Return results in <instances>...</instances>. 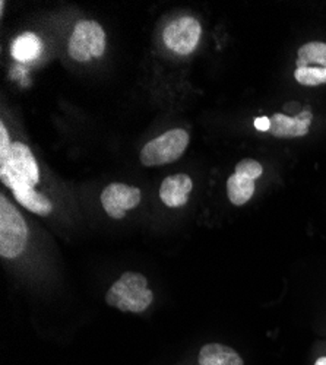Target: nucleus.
I'll return each instance as SVG.
<instances>
[{"label":"nucleus","mask_w":326,"mask_h":365,"mask_svg":"<svg viewBox=\"0 0 326 365\" xmlns=\"http://www.w3.org/2000/svg\"><path fill=\"white\" fill-rule=\"evenodd\" d=\"M43 51V43L34 33L21 34L11 46V54L18 62H33Z\"/></svg>","instance_id":"obj_11"},{"label":"nucleus","mask_w":326,"mask_h":365,"mask_svg":"<svg viewBox=\"0 0 326 365\" xmlns=\"http://www.w3.org/2000/svg\"><path fill=\"white\" fill-rule=\"evenodd\" d=\"M28 242V228L16 207L0 197V256L15 259L21 256Z\"/></svg>","instance_id":"obj_3"},{"label":"nucleus","mask_w":326,"mask_h":365,"mask_svg":"<svg viewBox=\"0 0 326 365\" xmlns=\"http://www.w3.org/2000/svg\"><path fill=\"white\" fill-rule=\"evenodd\" d=\"M14 143H11L9 133L4 123H0V165L8 161V155Z\"/></svg>","instance_id":"obj_17"},{"label":"nucleus","mask_w":326,"mask_h":365,"mask_svg":"<svg viewBox=\"0 0 326 365\" xmlns=\"http://www.w3.org/2000/svg\"><path fill=\"white\" fill-rule=\"evenodd\" d=\"M193 182L186 174H174L161 182L160 197L168 207H180L188 203Z\"/></svg>","instance_id":"obj_8"},{"label":"nucleus","mask_w":326,"mask_h":365,"mask_svg":"<svg viewBox=\"0 0 326 365\" xmlns=\"http://www.w3.org/2000/svg\"><path fill=\"white\" fill-rule=\"evenodd\" d=\"M262 171V165L255 160H243L235 165V174L248 177L250 180H256L258 177H260Z\"/></svg>","instance_id":"obj_16"},{"label":"nucleus","mask_w":326,"mask_h":365,"mask_svg":"<svg viewBox=\"0 0 326 365\" xmlns=\"http://www.w3.org/2000/svg\"><path fill=\"white\" fill-rule=\"evenodd\" d=\"M253 125H255V128L259 132H270V129H271V118H268V117H258V118H255Z\"/></svg>","instance_id":"obj_18"},{"label":"nucleus","mask_w":326,"mask_h":365,"mask_svg":"<svg viewBox=\"0 0 326 365\" xmlns=\"http://www.w3.org/2000/svg\"><path fill=\"white\" fill-rule=\"evenodd\" d=\"M255 193V180L248 177L233 174L227 180V196L235 206H243L248 203Z\"/></svg>","instance_id":"obj_12"},{"label":"nucleus","mask_w":326,"mask_h":365,"mask_svg":"<svg viewBox=\"0 0 326 365\" xmlns=\"http://www.w3.org/2000/svg\"><path fill=\"white\" fill-rule=\"evenodd\" d=\"M315 365H326V356H320V358L315 362Z\"/></svg>","instance_id":"obj_19"},{"label":"nucleus","mask_w":326,"mask_h":365,"mask_svg":"<svg viewBox=\"0 0 326 365\" xmlns=\"http://www.w3.org/2000/svg\"><path fill=\"white\" fill-rule=\"evenodd\" d=\"M309 120H300L297 117H288L285 114L277 113L271 117L270 133L275 138H300L309 133Z\"/></svg>","instance_id":"obj_9"},{"label":"nucleus","mask_w":326,"mask_h":365,"mask_svg":"<svg viewBox=\"0 0 326 365\" xmlns=\"http://www.w3.org/2000/svg\"><path fill=\"white\" fill-rule=\"evenodd\" d=\"M141 202V190L123 182H111L101 193V203L107 214L114 220H122L129 209Z\"/></svg>","instance_id":"obj_7"},{"label":"nucleus","mask_w":326,"mask_h":365,"mask_svg":"<svg viewBox=\"0 0 326 365\" xmlns=\"http://www.w3.org/2000/svg\"><path fill=\"white\" fill-rule=\"evenodd\" d=\"M300 68L326 69V43L312 41L302 46L297 58V69Z\"/></svg>","instance_id":"obj_14"},{"label":"nucleus","mask_w":326,"mask_h":365,"mask_svg":"<svg viewBox=\"0 0 326 365\" xmlns=\"http://www.w3.org/2000/svg\"><path fill=\"white\" fill-rule=\"evenodd\" d=\"M200 24L192 16H182L173 21L164 31L165 46L177 54H190L200 38Z\"/></svg>","instance_id":"obj_6"},{"label":"nucleus","mask_w":326,"mask_h":365,"mask_svg":"<svg viewBox=\"0 0 326 365\" xmlns=\"http://www.w3.org/2000/svg\"><path fill=\"white\" fill-rule=\"evenodd\" d=\"M106 50V33L96 21H81L75 25L68 51L76 62H90Z\"/></svg>","instance_id":"obj_5"},{"label":"nucleus","mask_w":326,"mask_h":365,"mask_svg":"<svg viewBox=\"0 0 326 365\" xmlns=\"http://www.w3.org/2000/svg\"><path fill=\"white\" fill-rule=\"evenodd\" d=\"M0 178L14 190L34 187L40 180L37 161L29 148L15 142L11 148L8 161L0 165Z\"/></svg>","instance_id":"obj_2"},{"label":"nucleus","mask_w":326,"mask_h":365,"mask_svg":"<svg viewBox=\"0 0 326 365\" xmlns=\"http://www.w3.org/2000/svg\"><path fill=\"white\" fill-rule=\"evenodd\" d=\"M189 145V133L183 129L168 130L148 142L141 150V163L145 167L171 164L179 160Z\"/></svg>","instance_id":"obj_4"},{"label":"nucleus","mask_w":326,"mask_h":365,"mask_svg":"<svg viewBox=\"0 0 326 365\" xmlns=\"http://www.w3.org/2000/svg\"><path fill=\"white\" fill-rule=\"evenodd\" d=\"M295 81L305 86H317L326 83V69L323 68H300L294 73Z\"/></svg>","instance_id":"obj_15"},{"label":"nucleus","mask_w":326,"mask_h":365,"mask_svg":"<svg viewBox=\"0 0 326 365\" xmlns=\"http://www.w3.org/2000/svg\"><path fill=\"white\" fill-rule=\"evenodd\" d=\"M14 196L18 200V203H21L25 209H28L29 212H34L37 215L46 217L53 210V203L46 196L37 193L34 187L14 190Z\"/></svg>","instance_id":"obj_13"},{"label":"nucleus","mask_w":326,"mask_h":365,"mask_svg":"<svg viewBox=\"0 0 326 365\" xmlns=\"http://www.w3.org/2000/svg\"><path fill=\"white\" fill-rule=\"evenodd\" d=\"M199 365H243V359L225 345L210 344L200 349Z\"/></svg>","instance_id":"obj_10"},{"label":"nucleus","mask_w":326,"mask_h":365,"mask_svg":"<svg viewBox=\"0 0 326 365\" xmlns=\"http://www.w3.org/2000/svg\"><path fill=\"white\" fill-rule=\"evenodd\" d=\"M153 291L148 289V281L136 272H126L118 278L106 295L108 306L121 312L142 313L153 302Z\"/></svg>","instance_id":"obj_1"}]
</instances>
